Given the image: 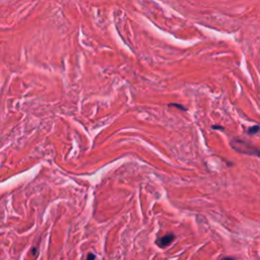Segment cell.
I'll use <instances>...</instances> for the list:
<instances>
[{
  "mask_svg": "<svg viewBox=\"0 0 260 260\" xmlns=\"http://www.w3.org/2000/svg\"><path fill=\"white\" fill-rule=\"evenodd\" d=\"M231 145L234 147V149H236L239 153L247 154H254V156H258V149L256 147H253L252 145L247 144V142L240 140V139H234L231 142Z\"/></svg>",
  "mask_w": 260,
  "mask_h": 260,
  "instance_id": "6da1fadb",
  "label": "cell"
},
{
  "mask_svg": "<svg viewBox=\"0 0 260 260\" xmlns=\"http://www.w3.org/2000/svg\"><path fill=\"white\" fill-rule=\"evenodd\" d=\"M174 240H175V236H174V234H166L165 236H163L160 239L157 240V244L160 247L165 248V247H168Z\"/></svg>",
  "mask_w": 260,
  "mask_h": 260,
  "instance_id": "7a4b0ae2",
  "label": "cell"
},
{
  "mask_svg": "<svg viewBox=\"0 0 260 260\" xmlns=\"http://www.w3.org/2000/svg\"><path fill=\"white\" fill-rule=\"evenodd\" d=\"M259 131V126L258 125H255V126H252L250 128H248V130H247V132L249 135H253V134H256Z\"/></svg>",
  "mask_w": 260,
  "mask_h": 260,
  "instance_id": "3957f363",
  "label": "cell"
},
{
  "mask_svg": "<svg viewBox=\"0 0 260 260\" xmlns=\"http://www.w3.org/2000/svg\"><path fill=\"white\" fill-rule=\"evenodd\" d=\"M95 258H96V255L92 254V253H90V254L87 255V260H95Z\"/></svg>",
  "mask_w": 260,
  "mask_h": 260,
  "instance_id": "277c9868",
  "label": "cell"
},
{
  "mask_svg": "<svg viewBox=\"0 0 260 260\" xmlns=\"http://www.w3.org/2000/svg\"><path fill=\"white\" fill-rule=\"evenodd\" d=\"M222 260H235V259L233 258V257H226V258H224V259H222Z\"/></svg>",
  "mask_w": 260,
  "mask_h": 260,
  "instance_id": "5b68a950",
  "label": "cell"
}]
</instances>
